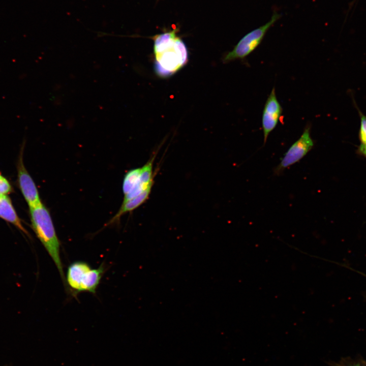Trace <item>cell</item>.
Masks as SVG:
<instances>
[{
	"mask_svg": "<svg viewBox=\"0 0 366 366\" xmlns=\"http://www.w3.org/2000/svg\"><path fill=\"white\" fill-rule=\"evenodd\" d=\"M155 69L161 77H167L182 68L188 62V51L175 30L154 37Z\"/></svg>",
	"mask_w": 366,
	"mask_h": 366,
	"instance_id": "obj_1",
	"label": "cell"
},
{
	"mask_svg": "<svg viewBox=\"0 0 366 366\" xmlns=\"http://www.w3.org/2000/svg\"><path fill=\"white\" fill-rule=\"evenodd\" d=\"M32 229L54 262L64 284L65 277L60 256V242L50 214L42 203L29 207Z\"/></svg>",
	"mask_w": 366,
	"mask_h": 366,
	"instance_id": "obj_2",
	"label": "cell"
},
{
	"mask_svg": "<svg viewBox=\"0 0 366 366\" xmlns=\"http://www.w3.org/2000/svg\"><path fill=\"white\" fill-rule=\"evenodd\" d=\"M104 272L103 265L92 268L85 262L78 261L68 267L65 277L66 284L74 294L83 291L96 292Z\"/></svg>",
	"mask_w": 366,
	"mask_h": 366,
	"instance_id": "obj_3",
	"label": "cell"
},
{
	"mask_svg": "<svg viewBox=\"0 0 366 366\" xmlns=\"http://www.w3.org/2000/svg\"><path fill=\"white\" fill-rule=\"evenodd\" d=\"M281 16L278 12H274L269 21L247 33L238 41L233 50L224 56L223 62L228 63L235 59L245 58L258 47L267 32Z\"/></svg>",
	"mask_w": 366,
	"mask_h": 366,
	"instance_id": "obj_4",
	"label": "cell"
},
{
	"mask_svg": "<svg viewBox=\"0 0 366 366\" xmlns=\"http://www.w3.org/2000/svg\"><path fill=\"white\" fill-rule=\"evenodd\" d=\"M310 132L311 127L307 126L301 136L289 147L275 168V174L281 173L285 169L299 162L312 149L314 143Z\"/></svg>",
	"mask_w": 366,
	"mask_h": 366,
	"instance_id": "obj_5",
	"label": "cell"
},
{
	"mask_svg": "<svg viewBox=\"0 0 366 366\" xmlns=\"http://www.w3.org/2000/svg\"><path fill=\"white\" fill-rule=\"evenodd\" d=\"M23 147L22 146L21 148L17 163V182L24 199L29 207H32L42 202L35 182L24 165Z\"/></svg>",
	"mask_w": 366,
	"mask_h": 366,
	"instance_id": "obj_6",
	"label": "cell"
},
{
	"mask_svg": "<svg viewBox=\"0 0 366 366\" xmlns=\"http://www.w3.org/2000/svg\"><path fill=\"white\" fill-rule=\"evenodd\" d=\"M282 112V107L277 98L275 88L273 87L265 102L262 115L264 144L278 125Z\"/></svg>",
	"mask_w": 366,
	"mask_h": 366,
	"instance_id": "obj_7",
	"label": "cell"
},
{
	"mask_svg": "<svg viewBox=\"0 0 366 366\" xmlns=\"http://www.w3.org/2000/svg\"><path fill=\"white\" fill-rule=\"evenodd\" d=\"M0 218L14 225L23 233L29 235L18 216L10 198L7 195H0Z\"/></svg>",
	"mask_w": 366,
	"mask_h": 366,
	"instance_id": "obj_8",
	"label": "cell"
},
{
	"mask_svg": "<svg viewBox=\"0 0 366 366\" xmlns=\"http://www.w3.org/2000/svg\"><path fill=\"white\" fill-rule=\"evenodd\" d=\"M154 184L149 186L140 195L126 201L122 202L121 205L116 215L111 219L108 224H112L119 220L121 216L126 213L132 211L144 203L148 198Z\"/></svg>",
	"mask_w": 366,
	"mask_h": 366,
	"instance_id": "obj_9",
	"label": "cell"
},
{
	"mask_svg": "<svg viewBox=\"0 0 366 366\" xmlns=\"http://www.w3.org/2000/svg\"><path fill=\"white\" fill-rule=\"evenodd\" d=\"M140 173L141 168L131 169L126 173L124 178L122 188L124 196L128 194L138 184H142L140 180Z\"/></svg>",
	"mask_w": 366,
	"mask_h": 366,
	"instance_id": "obj_10",
	"label": "cell"
},
{
	"mask_svg": "<svg viewBox=\"0 0 366 366\" xmlns=\"http://www.w3.org/2000/svg\"><path fill=\"white\" fill-rule=\"evenodd\" d=\"M357 109L360 118L359 138L361 144L366 145V115H364L358 108Z\"/></svg>",
	"mask_w": 366,
	"mask_h": 366,
	"instance_id": "obj_11",
	"label": "cell"
},
{
	"mask_svg": "<svg viewBox=\"0 0 366 366\" xmlns=\"http://www.w3.org/2000/svg\"><path fill=\"white\" fill-rule=\"evenodd\" d=\"M12 191V188L9 181L0 173V195H7Z\"/></svg>",
	"mask_w": 366,
	"mask_h": 366,
	"instance_id": "obj_12",
	"label": "cell"
},
{
	"mask_svg": "<svg viewBox=\"0 0 366 366\" xmlns=\"http://www.w3.org/2000/svg\"><path fill=\"white\" fill-rule=\"evenodd\" d=\"M358 152L366 158V145L360 144L358 147Z\"/></svg>",
	"mask_w": 366,
	"mask_h": 366,
	"instance_id": "obj_13",
	"label": "cell"
},
{
	"mask_svg": "<svg viewBox=\"0 0 366 366\" xmlns=\"http://www.w3.org/2000/svg\"><path fill=\"white\" fill-rule=\"evenodd\" d=\"M356 366H358V365H356Z\"/></svg>",
	"mask_w": 366,
	"mask_h": 366,
	"instance_id": "obj_14",
	"label": "cell"
}]
</instances>
